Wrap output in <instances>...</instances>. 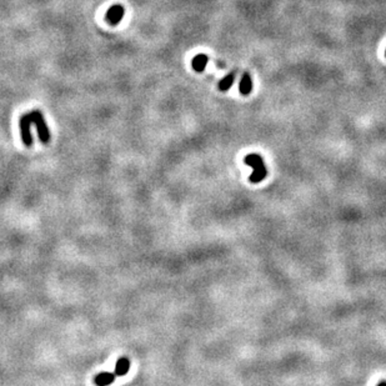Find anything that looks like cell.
I'll return each mask as SVG.
<instances>
[{
	"mask_svg": "<svg viewBox=\"0 0 386 386\" xmlns=\"http://www.w3.org/2000/svg\"><path fill=\"white\" fill-rule=\"evenodd\" d=\"M252 89H253L252 78H250V75H249L248 73H245L240 80L239 90H240V93L243 94V95H248V94L252 93Z\"/></svg>",
	"mask_w": 386,
	"mask_h": 386,
	"instance_id": "8",
	"label": "cell"
},
{
	"mask_svg": "<svg viewBox=\"0 0 386 386\" xmlns=\"http://www.w3.org/2000/svg\"><path fill=\"white\" fill-rule=\"evenodd\" d=\"M117 376H115L114 373H99L98 375L94 376V384L95 386H109L111 384L114 383Z\"/></svg>",
	"mask_w": 386,
	"mask_h": 386,
	"instance_id": "5",
	"label": "cell"
},
{
	"mask_svg": "<svg viewBox=\"0 0 386 386\" xmlns=\"http://www.w3.org/2000/svg\"><path fill=\"white\" fill-rule=\"evenodd\" d=\"M233 83H234V74L226 75V77H224L219 82V89L221 90V91H228V90L231 87V85H233Z\"/></svg>",
	"mask_w": 386,
	"mask_h": 386,
	"instance_id": "9",
	"label": "cell"
},
{
	"mask_svg": "<svg viewBox=\"0 0 386 386\" xmlns=\"http://www.w3.org/2000/svg\"><path fill=\"white\" fill-rule=\"evenodd\" d=\"M378 386H386V381H381V383H379Z\"/></svg>",
	"mask_w": 386,
	"mask_h": 386,
	"instance_id": "10",
	"label": "cell"
},
{
	"mask_svg": "<svg viewBox=\"0 0 386 386\" xmlns=\"http://www.w3.org/2000/svg\"><path fill=\"white\" fill-rule=\"evenodd\" d=\"M385 55H386V51H385Z\"/></svg>",
	"mask_w": 386,
	"mask_h": 386,
	"instance_id": "11",
	"label": "cell"
},
{
	"mask_svg": "<svg viewBox=\"0 0 386 386\" xmlns=\"http://www.w3.org/2000/svg\"><path fill=\"white\" fill-rule=\"evenodd\" d=\"M30 118H32V123L37 128L38 135H39V140L43 144H48L50 141V131H49V128L45 123L44 117L40 113L39 110H34L32 113H29Z\"/></svg>",
	"mask_w": 386,
	"mask_h": 386,
	"instance_id": "2",
	"label": "cell"
},
{
	"mask_svg": "<svg viewBox=\"0 0 386 386\" xmlns=\"http://www.w3.org/2000/svg\"><path fill=\"white\" fill-rule=\"evenodd\" d=\"M208 61H209V58H208V55H205V54H199V55L194 56L193 61H191V65H193L194 70L195 72H204V69H205V66H207Z\"/></svg>",
	"mask_w": 386,
	"mask_h": 386,
	"instance_id": "7",
	"label": "cell"
},
{
	"mask_svg": "<svg viewBox=\"0 0 386 386\" xmlns=\"http://www.w3.org/2000/svg\"><path fill=\"white\" fill-rule=\"evenodd\" d=\"M32 118L30 114H24L20 118V122H19V127H20V134H21V140L24 143L25 146H32L33 145V136L32 131H30V127H32Z\"/></svg>",
	"mask_w": 386,
	"mask_h": 386,
	"instance_id": "3",
	"label": "cell"
},
{
	"mask_svg": "<svg viewBox=\"0 0 386 386\" xmlns=\"http://www.w3.org/2000/svg\"><path fill=\"white\" fill-rule=\"evenodd\" d=\"M246 165H250L253 168V174L250 175V181L254 184L260 183L265 179L267 174V170L265 168L264 160L259 154H249L244 159Z\"/></svg>",
	"mask_w": 386,
	"mask_h": 386,
	"instance_id": "1",
	"label": "cell"
},
{
	"mask_svg": "<svg viewBox=\"0 0 386 386\" xmlns=\"http://www.w3.org/2000/svg\"><path fill=\"white\" fill-rule=\"evenodd\" d=\"M130 370V360L129 357L127 356H122L115 364V376L120 378V376H124L129 373Z\"/></svg>",
	"mask_w": 386,
	"mask_h": 386,
	"instance_id": "6",
	"label": "cell"
},
{
	"mask_svg": "<svg viewBox=\"0 0 386 386\" xmlns=\"http://www.w3.org/2000/svg\"><path fill=\"white\" fill-rule=\"evenodd\" d=\"M124 6L120 5V4H115V5L110 6L109 10L106 11L105 19L110 25H118L120 21L123 20V16H124Z\"/></svg>",
	"mask_w": 386,
	"mask_h": 386,
	"instance_id": "4",
	"label": "cell"
}]
</instances>
